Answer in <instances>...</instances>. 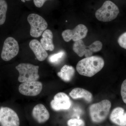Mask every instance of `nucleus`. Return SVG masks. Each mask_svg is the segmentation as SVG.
Returning a JSON list of instances; mask_svg holds the SVG:
<instances>
[{"mask_svg":"<svg viewBox=\"0 0 126 126\" xmlns=\"http://www.w3.org/2000/svg\"><path fill=\"white\" fill-rule=\"evenodd\" d=\"M104 65V60L101 57L92 56L79 61L76 69L81 75L91 77L101 71Z\"/></svg>","mask_w":126,"mask_h":126,"instance_id":"f257e3e1","label":"nucleus"},{"mask_svg":"<svg viewBox=\"0 0 126 126\" xmlns=\"http://www.w3.org/2000/svg\"><path fill=\"white\" fill-rule=\"evenodd\" d=\"M111 106V102L107 99L91 105L89 112L92 121L97 123L104 121L109 114Z\"/></svg>","mask_w":126,"mask_h":126,"instance_id":"f03ea898","label":"nucleus"},{"mask_svg":"<svg viewBox=\"0 0 126 126\" xmlns=\"http://www.w3.org/2000/svg\"><path fill=\"white\" fill-rule=\"evenodd\" d=\"M19 73L18 81L20 82L36 81L39 78V66L29 63H21L16 66Z\"/></svg>","mask_w":126,"mask_h":126,"instance_id":"7ed1b4c3","label":"nucleus"},{"mask_svg":"<svg viewBox=\"0 0 126 126\" xmlns=\"http://www.w3.org/2000/svg\"><path fill=\"white\" fill-rule=\"evenodd\" d=\"M119 10L117 6L109 0L106 1L102 7L95 12V16L100 21L107 22L111 21L117 17Z\"/></svg>","mask_w":126,"mask_h":126,"instance_id":"20e7f679","label":"nucleus"},{"mask_svg":"<svg viewBox=\"0 0 126 126\" xmlns=\"http://www.w3.org/2000/svg\"><path fill=\"white\" fill-rule=\"evenodd\" d=\"M27 21L31 26L30 34L34 38H38L42 35L48 27L45 20L38 14H30L27 17Z\"/></svg>","mask_w":126,"mask_h":126,"instance_id":"39448f33","label":"nucleus"},{"mask_svg":"<svg viewBox=\"0 0 126 126\" xmlns=\"http://www.w3.org/2000/svg\"><path fill=\"white\" fill-rule=\"evenodd\" d=\"M102 44L99 41H96L91 45L86 46L82 40L75 42L73 50L79 57L84 55L86 58L92 56L93 52H99L102 47Z\"/></svg>","mask_w":126,"mask_h":126,"instance_id":"423d86ee","label":"nucleus"},{"mask_svg":"<svg viewBox=\"0 0 126 126\" xmlns=\"http://www.w3.org/2000/svg\"><path fill=\"white\" fill-rule=\"evenodd\" d=\"M19 49L17 41L12 37H8L4 42L1 55V59L6 61L11 60L18 54Z\"/></svg>","mask_w":126,"mask_h":126,"instance_id":"0eeeda50","label":"nucleus"},{"mask_svg":"<svg viewBox=\"0 0 126 126\" xmlns=\"http://www.w3.org/2000/svg\"><path fill=\"white\" fill-rule=\"evenodd\" d=\"M0 125L1 126H19L20 120L17 113L10 108H1Z\"/></svg>","mask_w":126,"mask_h":126,"instance_id":"6e6552de","label":"nucleus"},{"mask_svg":"<svg viewBox=\"0 0 126 126\" xmlns=\"http://www.w3.org/2000/svg\"><path fill=\"white\" fill-rule=\"evenodd\" d=\"M88 30L86 26L83 24L77 25L73 30H65L62 33L64 40L68 42L71 40L76 42L84 38L87 36Z\"/></svg>","mask_w":126,"mask_h":126,"instance_id":"1a4fd4ad","label":"nucleus"},{"mask_svg":"<svg viewBox=\"0 0 126 126\" xmlns=\"http://www.w3.org/2000/svg\"><path fill=\"white\" fill-rule=\"evenodd\" d=\"M43 84L39 81H30L22 83L19 87L20 93L25 96H35L40 93Z\"/></svg>","mask_w":126,"mask_h":126,"instance_id":"9d476101","label":"nucleus"},{"mask_svg":"<svg viewBox=\"0 0 126 126\" xmlns=\"http://www.w3.org/2000/svg\"><path fill=\"white\" fill-rule=\"evenodd\" d=\"M52 108L55 111L68 110L70 108L71 101L66 94L63 92L58 93L55 94L53 100L50 102Z\"/></svg>","mask_w":126,"mask_h":126,"instance_id":"9b49d317","label":"nucleus"},{"mask_svg":"<svg viewBox=\"0 0 126 126\" xmlns=\"http://www.w3.org/2000/svg\"><path fill=\"white\" fill-rule=\"evenodd\" d=\"M32 115L34 119L40 124L47 122L50 117L48 111L45 106L41 104H39L34 107Z\"/></svg>","mask_w":126,"mask_h":126,"instance_id":"f8f14e48","label":"nucleus"},{"mask_svg":"<svg viewBox=\"0 0 126 126\" xmlns=\"http://www.w3.org/2000/svg\"><path fill=\"white\" fill-rule=\"evenodd\" d=\"M29 46L39 61H44L48 57V54L46 50L44 48L40 42L37 40H32L29 43Z\"/></svg>","mask_w":126,"mask_h":126,"instance_id":"ddd939ff","label":"nucleus"},{"mask_svg":"<svg viewBox=\"0 0 126 126\" xmlns=\"http://www.w3.org/2000/svg\"><path fill=\"white\" fill-rule=\"evenodd\" d=\"M110 119L114 124L119 126H126V112L120 107L112 110L110 115Z\"/></svg>","mask_w":126,"mask_h":126,"instance_id":"4468645a","label":"nucleus"},{"mask_svg":"<svg viewBox=\"0 0 126 126\" xmlns=\"http://www.w3.org/2000/svg\"><path fill=\"white\" fill-rule=\"evenodd\" d=\"M70 96L74 99L83 98L88 103L92 101V94L90 92L83 88H76L74 89L69 93Z\"/></svg>","mask_w":126,"mask_h":126,"instance_id":"2eb2a0df","label":"nucleus"},{"mask_svg":"<svg viewBox=\"0 0 126 126\" xmlns=\"http://www.w3.org/2000/svg\"><path fill=\"white\" fill-rule=\"evenodd\" d=\"M42 38L40 43L44 48L46 50L52 51L54 49L53 43V34L50 30H46L42 35Z\"/></svg>","mask_w":126,"mask_h":126,"instance_id":"dca6fc26","label":"nucleus"},{"mask_svg":"<svg viewBox=\"0 0 126 126\" xmlns=\"http://www.w3.org/2000/svg\"><path fill=\"white\" fill-rule=\"evenodd\" d=\"M75 73V70L73 67L65 65L61 68L60 72L58 73V75L63 81L69 82L74 76Z\"/></svg>","mask_w":126,"mask_h":126,"instance_id":"f3484780","label":"nucleus"},{"mask_svg":"<svg viewBox=\"0 0 126 126\" xmlns=\"http://www.w3.org/2000/svg\"><path fill=\"white\" fill-rule=\"evenodd\" d=\"M8 6L5 0H0V25L5 21Z\"/></svg>","mask_w":126,"mask_h":126,"instance_id":"a211bd4d","label":"nucleus"},{"mask_svg":"<svg viewBox=\"0 0 126 126\" xmlns=\"http://www.w3.org/2000/svg\"><path fill=\"white\" fill-rule=\"evenodd\" d=\"M65 55V53L64 51H61L57 53L50 55L48 60L49 62L52 63H58L62 60Z\"/></svg>","mask_w":126,"mask_h":126,"instance_id":"6ab92c4d","label":"nucleus"},{"mask_svg":"<svg viewBox=\"0 0 126 126\" xmlns=\"http://www.w3.org/2000/svg\"><path fill=\"white\" fill-rule=\"evenodd\" d=\"M68 126H85V123L83 120L81 119L72 118L67 122Z\"/></svg>","mask_w":126,"mask_h":126,"instance_id":"aec40b11","label":"nucleus"},{"mask_svg":"<svg viewBox=\"0 0 126 126\" xmlns=\"http://www.w3.org/2000/svg\"><path fill=\"white\" fill-rule=\"evenodd\" d=\"M118 43L121 47L126 49V32L119 36Z\"/></svg>","mask_w":126,"mask_h":126,"instance_id":"412c9836","label":"nucleus"},{"mask_svg":"<svg viewBox=\"0 0 126 126\" xmlns=\"http://www.w3.org/2000/svg\"><path fill=\"white\" fill-rule=\"evenodd\" d=\"M121 93L123 101L126 104V79L122 83Z\"/></svg>","mask_w":126,"mask_h":126,"instance_id":"4be33fe9","label":"nucleus"},{"mask_svg":"<svg viewBox=\"0 0 126 126\" xmlns=\"http://www.w3.org/2000/svg\"><path fill=\"white\" fill-rule=\"evenodd\" d=\"M48 0H33L34 3L37 7H42L46 1Z\"/></svg>","mask_w":126,"mask_h":126,"instance_id":"5701e85b","label":"nucleus"},{"mask_svg":"<svg viewBox=\"0 0 126 126\" xmlns=\"http://www.w3.org/2000/svg\"><path fill=\"white\" fill-rule=\"evenodd\" d=\"M24 0L27 1H28L31 0Z\"/></svg>","mask_w":126,"mask_h":126,"instance_id":"b1692460","label":"nucleus"}]
</instances>
